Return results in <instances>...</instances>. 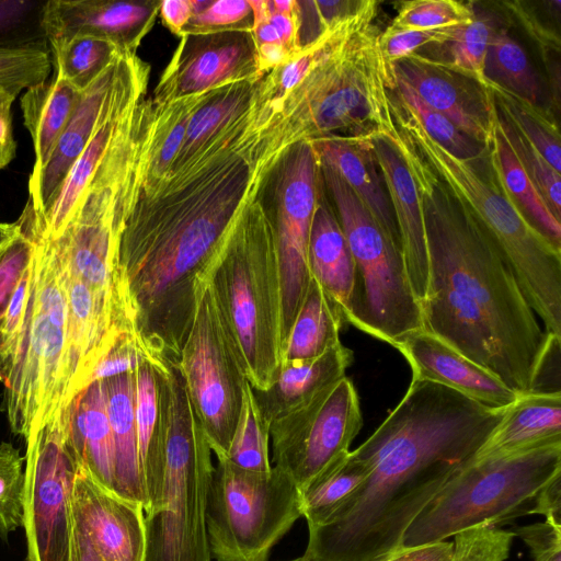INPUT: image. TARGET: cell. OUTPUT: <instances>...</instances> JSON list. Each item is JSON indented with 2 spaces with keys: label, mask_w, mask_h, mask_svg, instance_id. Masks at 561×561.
Listing matches in <instances>:
<instances>
[{
  "label": "cell",
  "mask_w": 561,
  "mask_h": 561,
  "mask_svg": "<svg viewBox=\"0 0 561 561\" xmlns=\"http://www.w3.org/2000/svg\"><path fill=\"white\" fill-rule=\"evenodd\" d=\"M286 561H310L309 559H307L304 554L301 557H298V558H295V559H290V560H286Z\"/></svg>",
  "instance_id": "be15d7a7"
},
{
  "label": "cell",
  "mask_w": 561,
  "mask_h": 561,
  "mask_svg": "<svg viewBox=\"0 0 561 561\" xmlns=\"http://www.w3.org/2000/svg\"><path fill=\"white\" fill-rule=\"evenodd\" d=\"M471 3L456 0H412L401 3L389 25L400 30H426L469 22Z\"/></svg>",
  "instance_id": "c3c4849f"
},
{
  "label": "cell",
  "mask_w": 561,
  "mask_h": 561,
  "mask_svg": "<svg viewBox=\"0 0 561 561\" xmlns=\"http://www.w3.org/2000/svg\"><path fill=\"white\" fill-rule=\"evenodd\" d=\"M135 371V370H134ZM102 379L113 436L115 494L145 506L135 417V373Z\"/></svg>",
  "instance_id": "f1b7e54d"
},
{
  "label": "cell",
  "mask_w": 561,
  "mask_h": 561,
  "mask_svg": "<svg viewBox=\"0 0 561 561\" xmlns=\"http://www.w3.org/2000/svg\"><path fill=\"white\" fill-rule=\"evenodd\" d=\"M512 533L529 548L533 561H561V525L545 519L515 527Z\"/></svg>",
  "instance_id": "f5cc1de1"
},
{
  "label": "cell",
  "mask_w": 561,
  "mask_h": 561,
  "mask_svg": "<svg viewBox=\"0 0 561 561\" xmlns=\"http://www.w3.org/2000/svg\"><path fill=\"white\" fill-rule=\"evenodd\" d=\"M471 5L473 15L469 22L460 24L447 41L416 53L485 84L486 50L501 23L494 12Z\"/></svg>",
  "instance_id": "e575fe53"
},
{
  "label": "cell",
  "mask_w": 561,
  "mask_h": 561,
  "mask_svg": "<svg viewBox=\"0 0 561 561\" xmlns=\"http://www.w3.org/2000/svg\"><path fill=\"white\" fill-rule=\"evenodd\" d=\"M396 144L417 185L427 247L423 330L507 387L538 391L561 337L539 324L489 234L399 136Z\"/></svg>",
  "instance_id": "3957f363"
},
{
  "label": "cell",
  "mask_w": 561,
  "mask_h": 561,
  "mask_svg": "<svg viewBox=\"0 0 561 561\" xmlns=\"http://www.w3.org/2000/svg\"><path fill=\"white\" fill-rule=\"evenodd\" d=\"M371 144L394 215L411 286L421 302L426 291L428 259L420 192L397 144L383 136L373 137Z\"/></svg>",
  "instance_id": "7402d4cb"
},
{
  "label": "cell",
  "mask_w": 561,
  "mask_h": 561,
  "mask_svg": "<svg viewBox=\"0 0 561 561\" xmlns=\"http://www.w3.org/2000/svg\"><path fill=\"white\" fill-rule=\"evenodd\" d=\"M195 302L178 366L210 449L221 458L228 454L248 379L238 347L202 272L195 283Z\"/></svg>",
  "instance_id": "7c38bea8"
},
{
  "label": "cell",
  "mask_w": 561,
  "mask_h": 561,
  "mask_svg": "<svg viewBox=\"0 0 561 561\" xmlns=\"http://www.w3.org/2000/svg\"><path fill=\"white\" fill-rule=\"evenodd\" d=\"M213 91L185 96L158 106L152 104L142 156L139 199L153 196L165 181L184 141L191 117Z\"/></svg>",
  "instance_id": "f546056e"
},
{
  "label": "cell",
  "mask_w": 561,
  "mask_h": 561,
  "mask_svg": "<svg viewBox=\"0 0 561 561\" xmlns=\"http://www.w3.org/2000/svg\"><path fill=\"white\" fill-rule=\"evenodd\" d=\"M123 54L87 89L58 138L46 163L28 180V201L20 217L36 224L55 202L69 171L83 152L99 125L114 89Z\"/></svg>",
  "instance_id": "d6986e66"
},
{
  "label": "cell",
  "mask_w": 561,
  "mask_h": 561,
  "mask_svg": "<svg viewBox=\"0 0 561 561\" xmlns=\"http://www.w3.org/2000/svg\"><path fill=\"white\" fill-rule=\"evenodd\" d=\"M19 232L20 226L18 221L13 224L0 222V249H2L12 239H14L19 234Z\"/></svg>",
  "instance_id": "94428289"
},
{
  "label": "cell",
  "mask_w": 561,
  "mask_h": 561,
  "mask_svg": "<svg viewBox=\"0 0 561 561\" xmlns=\"http://www.w3.org/2000/svg\"><path fill=\"white\" fill-rule=\"evenodd\" d=\"M24 461L12 443H0V538L23 527Z\"/></svg>",
  "instance_id": "7dc6e473"
},
{
  "label": "cell",
  "mask_w": 561,
  "mask_h": 561,
  "mask_svg": "<svg viewBox=\"0 0 561 561\" xmlns=\"http://www.w3.org/2000/svg\"><path fill=\"white\" fill-rule=\"evenodd\" d=\"M353 352L342 342L321 356L297 362H283L273 385L252 392L267 426L279 416L309 402L345 377Z\"/></svg>",
  "instance_id": "cb8c5ba5"
},
{
  "label": "cell",
  "mask_w": 561,
  "mask_h": 561,
  "mask_svg": "<svg viewBox=\"0 0 561 561\" xmlns=\"http://www.w3.org/2000/svg\"><path fill=\"white\" fill-rule=\"evenodd\" d=\"M308 265L310 276L339 308L346 323L355 290V262L337 217L320 194L311 225Z\"/></svg>",
  "instance_id": "4316f807"
},
{
  "label": "cell",
  "mask_w": 561,
  "mask_h": 561,
  "mask_svg": "<svg viewBox=\"0 0 561 561\" xmlns=\"http://www.w3.org/2000/svg\"><path fill=\"white\" fill-rule=\"evenodd\" d=\"M69 437L81 467L115 493L113 436L103 380L92 381L73 400Z\"/></svg>",
  "instance_id": "83f0119b"
},
{
  "label": "cell",
  "mask_w": 561,
  "mask_h": 561,
  "mask_svg": "<svg viewBox=\"0 0 561 561\" xmlns=\"http://www.w3.org/2000/svg\"><path fill=\"white\" fill-rule=\"evenodd\" d=\"M260 80L239 81L211 92L191 117L182 147L158 191L186 175L207 149L244 118L255 102Z\"/></svg>",
  "instance_id": "d4e9b609"
},
{
  "label": "cell",
  "mask_w": 561,
  "mask_h": 561,
  "mask_svg": "<svg viewBox=\"0 0 561 561\" xmlns=\"http://www.w3.org/2000/svg\"><path fill=\"white\" fill-rule=\"evenodd\" d=\"M192 16L181 36L229 31H251L253 12L249 0H190Z\"/></svg>",
  "instance_id": "f6af8a7d"
},
{
  "label": "cell",
  "mask_w": 561,
  "mask_h": 561,
  "mask_svg": "<svg viewBox=\"0 0 561 561\" xmlns=\"http://www.w3.org/2000/svg\"><path fill=\"white\" fill-rule=\"evenodd\" d=\"M227 458L234 466L250 471L272 469L270 459V431L256 405L248 381L237 426Z\"/></svg>",
  "instance_id": "60d3db41"
},
{
  "label": "cell",
  "mask_w": 561,
  "mask_h": 561,
  "mask_svg": "<svg viewBox=\"0 0 561 561\" xmlns=\"http://www.w3.org/2000/svg\"><path fill=\"white\" fill-rule=\"evenodd\" d=\"M486 82L493 92L497 110L522 131L552 169L561 173L560 131L552 115L538 104Z\"/></svg>",
  "instance_id": "ab89813d"
},
{
  "label": "cell",
  "mask_w": 561,
  "mask_h": 561,
  "mask_svg": "<svg viewBox=\"0 0 561 561\" xmlns=\"http://www.w3.org/2000/svg\"><path fill=\"white\" fill-rule=\"evenodd\" d=\"M30 288V264L23 275L21 276L5 309L2 318V331L5 339L10 359L15 350L18 337L20 335L25 309L28 299ZM10 362V360H9ZM8 367V366H7ZM1 381V380H0Z\"/></svg>",
  "instance_id": "db71d44e"
},
{
  "label": "cell",
  "mask_w": 561,
  "mask_h": 561,
  "mask_svg": "<svg viewBox=\"0 0 561 561\" xmlns=\"http://www.w3.org/2000/svg\"><path fill=\"white\" fill-rule=\"evenodd\" d=\"M362 425L358 394L345 376L270 424L272 466L288 474L301 492L351 451Z\"/></svg>",
  "instance_id": "5bb4252c"
},
{
  "label": "cell",
  "mask_w": 561,
  "mask_h": 561,
  "mask_svg": "<svg viewBox=\"0 0 561 561\" xmlns=\"http://www.w3.org/2000/svg\"><path fill=\"white\" fill-rule=\"evenodd\" d=\"M51 66L48 47H0V89L18 96L46 80Z\"/></svg>",
  "instance_id": "bcb514c9"
},
{
  "label": "cell",
  "mask_w": 561,
  "mask_h": 561,
  "mask_svg": "<svg viewBox=\"0 0 561 561\" xmlns=\"http://www.w3.org/2000/svg\"><path fill=\"white\" fill-rule=\"evenodd\" d=\"M160 0H46L47 43L75 35L106 39L136 53L159 14Z\"/></svg>",
  "instance_id": "ffe728a7"
},
{
  "label": "cell",
  "mask_w": 561,
  "mask_h": 561,
  "mask_svg": "<svg viewBox=\"0 0 561 561\" xmlns=\"http://www.w3.org/2000/svg\"><path fill=\"white\" fill-rule=\"evenodd\" d=\"M368 0L312 1L319 23L324 31L329 25L360 11Z\"/></svg>",
  "instance_id": "9f6ffc18"
},
{
  "label": "cell",
  "mask_w": 561,
  "mask_h": 561,
  "mask_svg": "<svg viewBox=\"0 0 561 561\" xmlns=\"http://www.w3.org/2000/svg\"><path fill=\"white\" fill-rule=\"evenodd\" d=\"M45 4L46 0H0V47H48Z\"/></svg>",
  "instance_id": "ee69618b"
},
{
  "label": "cell",
  "mask_w": 561,
  "mask_h": 561,
  "mask_svg": "<svg viewBox=\"0 0 561 561\" xmlns=\"http://www.w3.org/2000/svg\"><path fill=\"white\" fill-rule=\"evenodd\" d=\"M147 357L133 333L119 337L93 370L91 382L131 373Z\"/></svg>",
  "instance_id": "816d5d0a"
},
{
  "label": "cell",
  "mask_w": 561,
  "mask_h": 561,
  "mask_svg": "<svg viewBox=\"0 0 561 561\" xmlns=\"http://www.w3.org/2000/svg\"><path fill=\"white\" fill-rule=\"evenodd\" d=\"M135 417L146 512L157 500L164 468V426L157 378L146 357L135 369Z\"/></svg>",
  "instance_id": "4dcf8cb0"
},
{
  "label": "cell",
  "mask_w": 561,
  "mask_h": 561,
  "mask_svg": "<svg viewBox=\"0 0 561 561\" xmlns=\"http://www.w3.org/2000/svg\"><path fill=\"white\" fill-rule=\"evenodd\" d=\"M460 24L426 30H400L388 26L379 37L382 55L386 61L393 67L399 60L425 46L447 41Z\"/></svg>",
  "instance_id": "681fc988"
},
{
  "label": "cell",
  "mask_w": 561,
  "mask_h": 561,
  "mask_svg": "<svg viewBox=\"0 0 561 561\" xmlns=\"http://www.w3.org/2000/svg\"><path fill=\"white\" fill-rule=\"evenodd\" d=\"M159 13L163 24L175 35L180 36L192 16L190 0H163Z\"/></svg>",
  "instance_id": "6f0895ef"
},
{
  "label": "cell",
  "mask_w": 561,
  "mask_h": 561,
  "mask_svg": "<svg viewBox=\"0 0 561 561\" xmlns=\"http://www.w3.org/2000/svg\"><path fill=\"white\" fill-rule=\"evenodd\" d=\"M72 404L26 442L23 528L27 561H69L71 499L80 462L69 437Z\"/></svg>",
  "instance_id": "4fadbf2b"
},
{
  "label": "cell",
  "mask_w": 561,
  "mask_h": 561,
  "mask_svg": "<svg viewBox=\"0 0 561 561\" xmlns=\"http://www.w3.org/2000/svg\"><path fill=\"white\" fill-rule=\"evenodd\" d=\"M319 162L331 167L400 247V238L371 138L328 137L309 141ZM401 248V247H400Z\"/></svg>",
  "instance_id": "603a6c76"
},
{
  "label": "cell",
  "mask_w": 561,
  "mask_h": 561,
  "mask_svg": "<svg viewBox=\"0 0 561 561\" xmlns=\"http://www.w3.org/2000/svg\"><path fill=\"white\" fill-rule=\"evenodd\" d=\"M55 75L79 91L87 89L122 54L113 43L90 35L49 41Z\"/></svg>",
  "instance_id": "74e56055"
},
{
  "label": "cell",
  "mask_w": 561,
  "mask_h": 561,
  "mask_svg": "<svg viewBox=\"0 0 561 561\" xmlns=\"http://www.w3.org/2000/svg\"><path fill=\"white\" fill-rule=\"evenodd\" d=\"M561 476V442L471 460L411 523L400 548L446 540L477 526L536 514L542 490Z\"/></svg>",
  "instance_id": "9c48e42d"
},
{
  "label": "cell",
  "mask_w": 561,
  "mask_h": 561,
  "mask_svg": "<svg viewBox=\"0 0 561 561\" xmlns=\"http://www.w3.org/2000/svg\"><path fill=\"white\" fill-rule=\"evenodd\" d=\"M409 363L412 378L435 382L491 409H506L519 394L457 350L421 329L393 344Z\"/></svg>",
  "instance_id": "44dd1931"
},
{
  "label": "cell",
  "mask_w": 561,
  "mask_h": 561,
  "mask_svg": "<svg viewBox=\"0 0 561 561\" xmlns=\"http://www.w3.org/2000/svg\"><path fill=\"white\" fill-rule=\"evenodd\" d=\"M396 78L394 95L439 146L459 159H473L485 150L486 146L466 135L444 114L427 105L405 81Z\"/></svg>",
  "instance_id": "b9f144b4"
},
{
  "label": "cell",
  "mask_w": 561,
  "mask_h": 561,
  "mask_svg": "<svg viewBox=\"0 0 561 561\" xmlns=\"http://www.w3.org/2000/svg\"><path fill=\"white\" fill-rule=\"evenodd\" d=\"M453 537V541L399 548L382 561H505L515 536L500 527L477 526Z\"/></svg>",
  "instance_id": "d590c367"
},
{
  "label": "cell",
  "mask_w": 561,
  "mask_h": 561,
  "mask_svg": "<svg viewBox=\"0 0 561 561\" xmlns=\"http://www.w3.org/2000/svg\"><path fill=\"white\" fill-rule=\"evenodd\" d=\"M262 77L251 31L184 35L150 100L158 106Z\"/></svg>",
  "instance_id": "2e32d148"
},
{
  "label": "cell",
  "mask_w": 561,
  "mask_h": 561,
  "mask_svg": "<svg viewBox=\"0 0 561 561\" xmlns=\"http://www.w3.org/2000/svg\"><path fill=\"white\" fill-rule=\"evenodd\" d=\"M300 506V490L277 467L250 471L217 458L206 503L211 558L267 561L273 547L301 517Z\"/></svg>",
  "instance_id": "8fae6325"
},
{
  "label": "cell",
  "mask_w": 561,
  "mask_h": 561,
  "mask_svg": "<svg viewBox=\"0 0 561 561\" xmlns=\"http://www.w3.org/2000/svg\"><path fill=\"white\" fill-rule=\"evenodd\" d=\"M561 442V392L519 394L476 454L474 459L510 455Z\"/></svg>",
  "instance_id": "484cf974"
},
{
  "label": "cell",
  "mask_w": 561,
  "mask_h": 561,
  "mask_svg": "<svg viewBox=\"0 0 561 561\" xmlns=\"http://www.w3.org/2000/svg\"><path fill=\"white\" fill-rule=\"evenodd\" d=\"M286 152L259 115L232 144L185 178L138 199L118 264L134 333L145 354L179 360L195 312V283Z\"/></svg>",
  "instance_id": "6da1fadb"
},
{
  "label": "cell",
  "mask_w": 561,
  "mask_h": 561,
  "mask_svg": "<svg viewBox=\"0 0 561 561\" xmlns=\"http://www.w3.org/2000/svg\"><path fill=\"white\" fill-rule=\"evenodd\" d=\"M256 390L282 364V288L273 217L261 196L244 211L202 272Z\"/></svg>",
  "instance_id": "5b68a950"
},
{
  "label": "cell",
  "mask_w": 561,
  "mask_h": 561,
  "mask_svg": "<svg viewBox=\"0 0 561 561\" xmlns=\"http://www.w3.org/2000/svg\"><path fill=\"white\" fill-rule=\"evenodd\" d=\"M73 526L102 561H144L145 511L95 482L81 467L73 482Z\"/></svg>",
  "instance_id": "ac0fdd59"
},
{
  "label": "cell",
  "mask_w": 561,
  "mask_h": 561,
  "mask_svg": "<svg viewBox=\"0 0 561 561\" xmlns=\"http://www.w3.org/2000/svg\"><path fill=\"white\" fill-rule=\"evenodd\" d=\"M10 360V354L7 348L5 339L2 331V319H0V380L7 369Z\"/></svg>",
  "instance_id": "6125c7cd"
},
{
  "label": "cell",
  "mask_w": 561,
  "mask_h": 561,
  "mask_svg": "<svg viewBox=\"0 0 561 561\" xmlns=\"http://www.w3.org/2000/svg\"><path fill=\"white\" fill-rule=\"evenodd\" d=\"M344 320L339 308L314 278L282 348L283 362L308 360L321 356L340 341Z\"/></svg>",
  "instance_id": "d6a6232c"
},
{
  "label": "cell",
  "mask_w": 561,
  "mask_h": 561,
  "mask_svg": "<svg viewBox=\"0 0 561 561\" xmlns=\"http://www.w3.org/2000/svg\"><path fill=\"white\" fill-rule=\"evenodd\" d=\"M69 561H102L85 537L75 526Z\"/></svg>",
  "instance_id": "91938a15"
},
{
  "label": "cell",
  "mask_w": 561,
  "mask_h": 561,
  "mask_svg": "<svg viewBox=\"0 0 561 561\" xmlns=\"http://www.w3.org/2000/svg\"><path fill=\"white\" fill-rule=\"evenodd\" d=\"M393 68L396 76L427 105L469 137L484 146L489 144L497 111L488 82L481 83L417 53L399 60Z\"/></svg>",
  "instance_id": "e0dca14e"
},
{
  "label": "cell",
  "mask_w": 561,
  "mask_h": 561,
  "mask_svg": "<svg viewBox=\"0 0 561 561\" xmlns=\"http://www.w3.org/2000/svg\"><path fill=\"white\" fill-rule=\"evenodd\" d=\"M81 91L57 75L31 87L21 98L24 125L34 147L32 172L48 160L58 138L67 126Z\"/></svg>",
  "instance_id": "1f68e13d"
},
{
  "label": "cell",
  "mask_w": 561,
  "mask_h": 561,
  "mask_svg": "<svg viewBox=\"0 0 561 561\" xmlns=\"http://www.w3.org/2000/svg\"><path fill=\"white\" fill-rule=\"evenodd\" d=\"M497 121L519 163L533 181L551 213L560 220L561 173L552 169L522 131L499 110Z\"/></svg>",
  "instance_id": "7bdbcfd3"
},
{
  "label": "cell",
  "mask_w": 561,
  "mask_h": 561,
  "mask_svg": "<svg viewBox=\"0 0 561 561\" xmlns=\"http://www.w3.org/2000/svg\"><path fill=\"white\" fill-rule=\"evenodd\" d=\"M497 111V110H496ZM490 161L504 187L535 227L561 249V224L551 213L506 140L499 121L486 145Z\"/></svg>",
  "instance_id": "836d02e7"
},
{
  "label": "cell",
  "mask_w": 561,
  "mask_h": 561,
  "mask_svg": "<svg viewBox=\"0 0 561 561\" xmlns=\"http://www.w3.org/2000/svg\"><path fill=\"white\" fill-rule=\"evenodd\" d=\"M484 79L501 88L538 104L541 88L523 47L500 27L490 42L483 68Z\"/></svg>",
  "instance_id": "f35d334b"
},
{
  "label": "cell",
  "mask_w": 561,
  "mask_h": 561,
  "mask_svg": "<svg viewBox=\"0 0 561 561\" xmlns=\"http://www.w3.org/2000/svg\"><path fill=\"white\" fill-rule=\"evenodd\" d=\"M273 218L282 288V348L305 298L308 248L319 196L320 168L309 141L288 148L276 168Z\"/></svg>",
  "instance_id": "9a60e30c"
},
{
  "label": "cell",
  "mask_w": 561,
  "mask_h": 561,
  "mask_svg": "<svg viewBox=\"0 0 561 561\" xmlns=\"http://www.w3.org/2000/svg\"><path fill=\"white\" fill-rule=\"evenodd\" d=\"M15 95L0 89V170L15 156L16 144L12 130L11 106Z\"/></svg>",
  "instance_id": "11a10c76"
},
{
  "label": "cell",
  "mask_w": 561,
  "mask_h": 561,
  "mask_svg": "<svg viewBox=\"0 0 561 561\" xmlns=\"http://www.w3.org/2000/svg\"><path fill=\"white\" fill-rule=\"evenodd\" d=\"M506 409H491L420 379L376 431L352 450L363 484L324 523L308 528L310 561H382L411 523L471 462Z\"/></svg>",
  "instance_id": "7a4b0ae2"
},
{
  "label": "cell",
  "mask_w": 561,
  "mask_h": 561,
  "mask_svg": "<svg viewBox=\"0 0 561 561\" xmlns=\"http://www.w3.org/2000/svg\"><path fill=\"white\" fill-rule=\"evenodd\" d=\"M164 426L163 479L145 512L144 561H211L206 503L211 449L193 409L178 362H151Z\"/></svg>",
  "instance_id": "52a82bcc"
},
{
  "label": "cell",
  "mask_w": 561,
  "mask_h": 561,
  "mask_svg": "<svg viewBox=\"0 0 561 561\" xmlns=\"http://www.w3.org/2000/svg\"><path fill=\"white\" fill-rule=\"evenodd\" d=\"M371 23L318 64L284 99L283 133L289 147L328 137L393 139L397 78Z\"/></svg>",
  "instance_id": "8992f818"
},
{
  "label": "cell",
  "mask_w": 561,
  "mask_h": 561,
  "mask_svg": "<svg viewBox=\"0 0 561 561\" xmlns=\"http://www.w3.org/2000/svg\"><path fill=\"white\" fill-rule=\"evenodd\" d=\"M319 168L355 262L356 283L346 323L393 346L423 329L401 248L331 167L319 162Z\"/></svg>",
  "instance_id": "30bf717a"
},
{
  "label": "cell",
  "mask_w": 561,
  "mask_h": 561,
  "mask_svg": "<svg viewBox=\"0 0 561 561\" xmlns=\"http://www.w3.org/2000/svg\"><path fill=\"white\" fill-rule=\"evenodd\" d=\"M27 236L34 244L28 299L15 350L1 378L10 428L24 442L76 399L62 272L48 241Z\"/></svg>",
  "instance_id": "ba28073f"
},
{
  "label": "cell",
  "mask_w": 561,
  "mask_h": 561,
  "mask_svg": "<svg viewBox=\"0 0 561 561\" xmlns=\"http://www.w3.org/2000/svg\"><path fill=\"white\" fill-rule=\"evenodd\" d=\"M367 467L350 451L301 491V516L308 528L324 523L367 478Z\"/></svg>",
  "instance_id": "8d00e7d4"
},
{
  "label": "cell",
  "mask_w": 561,
  "mask_h": 561,
  "mask_svg": "<svg viewBox=\"0 0 561 561\" xmlns=\"http://www.w3.org/2000/svg\"><path fill=\"white\" fill-rule=\"evenodd\" d=\"M393 96L400 138L480 222L545 330L561 337V249L535 227L508 194L488 148L473 159L453 156L425 133L394 93Z\"/></svg>",
  "instance_id": "277c9868"
},
{
  "label": "cell",
  "mask_w": 561,
  "mask_h": 561,
  "mask_svg": "<svg viewBox=\"0 0 561 561\" xmlns=\"http://www.w3.org/2000/svg\"><path fill=\"white\" fill-rule=\"evenodd\" d=\"M33 247L31 237L20 228L19 234L0 249V319L3 318L9 300L31 262Z\"/></svg>",
  "instance_id": "f907efd6"
},
{
  "label": "cell",
  "mask_w": 561,
  "mask_h": 561,
  "mask_svg": "<svg viewBox=\"0 0 561 561\" xmlns=\"http://www.w3.org/2000/svg\"><path fill=\"white\" fill-rule=\"evenodd\" d=\"M561 476L553 479L541 492L536 514L543 515L546 520L561 525Z\"/></svg>",
  "instance_id": "680465c9"
}]
</instances>
